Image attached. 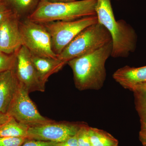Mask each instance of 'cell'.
<instances>
[{"mask_svg":"<svg viewBox=\"0 0 146 146\" xmlns=\"http://www.w3.org/2000/svg\"><path fill=\"white\" fill-rule=\"evenodd\" d=\"M112 43L68 61L76 88L80 91L101 89L106 78L105 64L111 56Z\"/></svg>","mask_w":146,"mask_h":146,"instance_id":"obj_1","label":"cell"},{"mask_svg":"<svg viewBox=\"0 0 146 146\" xmlns=\"http://www.w3.org/2000/svg\"><path fill=\"white\" fill-rule=\"evenodd\" d=\"M98 23L109 31L112 39L111 56L125 58L136 48V35L130 25L115 19L110 0H97L96 7Z\"/></svg>","mask_w":146,"mask_h":146,"instance_id":"obj_2","label":"cell"},{"mask_svg":"<svg viewBox=\"0 0 146 146\" xmlns=\"http://www.w3.org/2000/svg\"><path fill=\"white\" fill-rule=\"evenodd\" d=\"M97 0H81L51 3L40 1L35 10L27 18L44 24L56 21H72L96 16Z\"/></svg>","mask_w":146,"mask_h":146,"instance_id":"obj_3","label":"cell"},{"mask_svg":"<svg viewBox=\"0 0 146 146\" xmlns=\"http://www.w3.org/2000/svg\"><path fill=\"white\" fill-rule=\"evenodd\" d=\"M112 42L109 31L98 23L81 32L57 56V58L67 64L70 60L98 49Z\"/></svg>","mask_w":146,"mask_h":146,"instance_id":"obj_4","label":"cell"},{"mask_svg":"<svg viewBox=\"0 0 146 146\" xmlns=\"http://www.w3.org/2000/svg\"><path fill=\"white\" fill-rule=\"evenodd\" d=\"M98 23L97 15L72 21H56L42 24L51 37L53 50L58 55L77 35Z\"/></svg>","mask_w":146,"mask_h":146,"instance_id":"obj_5","label":"cell"},{"mask_svg":"<svg viewBox=\"0 0 146 146\" xmlns=\"http://www.w3.org/2000/svg\"><path fill=\"white\" fill-rule=\"evenodd\" d=\"M20 29L23 46L32 54L57 58L53 50L50 35L43 24L23 18L20 20Z\"/></svg>","mask_w":146,"mask_h":146,"instance_id":"obj_6","label":"cell"},{"mask_svg":"<svg viewBox=\"0 0 146 146\" xmlns=\"http://www.w3.org/2000/svg\"><path fill=\"white\" fill-rule=\"evenodd\" d=\"M29 94L27 89L20 83L7 114L29 127L40 125L51 121L52 120L45 117L39 113Z\"/></svg>","mask_w":146,"mask_h":146,"instance_id":"obj_7","label":"cell"},{"mask_svg":"<svg viewBox=\"0 0 146 146\" xmlns=\"http://www.w3.org/2000/svg\"><path fill=\"white\" fill-rule=\"evenodd\" d=\"M84 123L56 122L52 120L40 125L29 127V139L60 143L76 136Z\"/></svg>","mask_w":146,"mask_h":146,"instance_id":"obj_8","label":"cell"},{"mask_svg":"<svg viewBox=\"0 0 146 146\" xmlns=\"http://www.w3.org/2000/svg\"><path fill=\"white\" fill-rule=\"evenodd\" d=\"M13 70L19 83L29 93L45 91L46 84L42 82L36 72L32 61L31 53L23 45L16 52Z\"/></svg>","mask_w":146,"mask_h":146,"instance_id":"obj_9","label":"cell"},{"mask_svg":"<svg viewBox=\"0 0 146 146\" xmlns=\"http://www.w3.org/2000/svg\"><path fill=\"white\" fill-rule=\"evenodd\" d=\"M21 18L14 14L0 24V50L15 53L23 45L20 29Z\"/></svg>","mask_w":146,"mask_h":146,"instance_id":"obj_10","label":"cell"},{"mask_svg":"<svg viewBox=\"0 0 146 146\" xmlns=\"http://www.w3.org/2000/svg\"><path fill=\"white\" fill-rule=\"evenodd\" d=\"M19 84L13 70L0 74V112L7 113Z\"/></svg>","mask_w":146,"mask_h":146,"instance_id":"obj_11","label":"cell"},{"mask_svg":"<svg viewBox=\"0 0 146 146\" xmlns=\"http://www.w3.org/2000/svg\"><path fill=\"white\" fill-rule=\"evenodd\" d=\"M113 78L125 89L131 91L137 85L146 83V66L140 68L125 66L117 70Z\"/></svg>","mask_w":146,"mask_h":146,"instance_id":"obj_12","label":"cell"},{"mask_svg":"<svg viewBox=\"0 0 146 146\" xmlns=\"http://www.w3.org/2000/svg\"><path fill=\"white\" fill-rule=\"evenodd\" d=\"M31 57L40 79L45 84L50 76L59 72L66 65L58 58L37 56L31 54Z\"/></svg>","mask_w":146,"mask_h":146,"instance_id":"obj_13","label":"cell"},{"mask_svg":"<svg viewBox=\"0 0 146 146\" xmlns=\"http://www.w3.org/2000/svg\"><path fill=\"white\" fill-rule=\"evenodd\" d=\"M29 127L28 126L10 117L0 126V137L27 138Z\"/></svg>","mask_w":146,"mask_h":146,"instance_id":"obj_14","label":"cell"},{"mask_svg":"<svg viewBox=\"0 0 146 146\" xmlns=\"http://www.w3.org/2000/svg\"><path fill=\"white\" fill-rule=\"evenodd\" d=\"M91 146H119V141L111 134L97 128H89Z\"/></svg>","mask_w":146,"mask_h":146,"instance_id":"obj_15","label":"cell"},{"mask_svg":"<svg viewBox=\"0 0 146 146\" xmlns=\"http://www.w3.org/2000/svg\"><path fill=\"white\" fill-rule=\"evenodd\" d=\"M21 19L27 18L35 10L40 0H5Z\"/></svg>","mask_w":146,"mask_h":146,"instance_id":"obj_16","label":"cell"},{"mask_svg":"<svg viewBox=\"0 0 146 146\" xmlns=\"http://www.w3.org/2000/svg\"><path fill=\"white\" fill-rule=\"evenodd\" d=\"M131 91L134 93L136 108L141 120L146 121V83L137 85Z\"/></svg>","mask_w":146,"mask_h":146,"instance_id":"obj_17","label":"cell"},{"mask_svg":"<svg viewBox=\"0 0 146 146\" xmlns=\"http://www.w3.org/2000/svg\"><path fill=\"white\" fill-rule=\"evenodd\" d=\"M16 52L7 54L0 50V74L13 70L16 60Z\"/></svg>","mask_w":146,"mask_h":146,"instance_id":"obj_18","label":"cell"},{"mask_svg":"<svg viewBox=\"0 0 146 146\" xmlns=\"http://www.w3.org/2000/svg\"><path fill=\"white\" fill-rule=\"evenodd\" d=\"M89 126L84 123L79 129L76 136L78 146H91L89 134Z\"/></svg>","mask_w":146,"mask_h":146,"instance_id":"obj_19","label":"cell"},{"mask_svg":"<svg viewBox=\"0 0 146 146\" xmlns=\"http://www.w3.org/2000/svg\"><path fill=\"white\" fill-rule=\"evenodd\" d=\"M14 14L16 13L5 0H0V24Z\"/></svg>","mask_w":146,"mask_h":146,"instance_id":"obj_20","label":"cell"},{"mask_svg":"<svg viewBox=\"0 0 146 146\" xmlns=\"http://www.w3.org/2000/svg\"><path fill=\"white\" fill-rule=\"evenodd\" d=\"M27 138L0 137V146H21Z\"/></svg>","mask_w":146,"mask_h":146,"instance_id":"obj_21","label":"cell"},{"mask_svg":"<svg viewBox=\"0 0 146 146\" xmlns=\"http://www.w3.org/2000/svg\"><path fill=\"white\" fill-rule=\"evenodd\" d=\"M56 143L54 142L39 141L27 138L21 146H55Z\"/></svg>","mask_w":146,"mask_h":146,"instance_id":"obj_22","label":"cell"},{"mask_svg":"<svg viewBox=\"0 0 146 146\" xmlns=\"http://www.w3.org/2000/svg\"><path fill=\"white\" fill-rule=\"evenodd\" d=\"M141 130L139 132V139L143 146H146V121L141 120Z\"/></svg>","mask_w":146,"mask_h":146,"instance_id":"obj_23","label":"cell"},{"mask_svg":"<svg viewBox=\"0 0 146 146\" xmlns=\"http://www.w3.org/2000/svg\"><path fill=\"white\" fill-rule=\"evenodd\" d=\"M55 146H78L76 136V135L63 142L56 143Z\"/></svg>","mask_w":146,"mask_h":146,"instance_id":"obj_24","label":"cell"},{"mask_svg":"<svg viewBox=\"0 0 146 146\" xmlns=\"http://www.w3.org/2000/svg\"><path fill=\"white\" fill-rule=\"evenodd\" d=\"M10 117L7 114L0 112V126L6 122Z\"/></svg>","mask_w":146,"mask_h":146,"instance_id":"obj_25","label":"cell"},{"mask_svg":"<svg viewBox=\"0 0 146 146\" xmlns=\"http://www.w3.org/2000/svg\"><path fill=\"white\" fill-rule=\"evenodd\" d=\"M75 1L76 0H40V1L51 3L70 2Z\"/></svg>","mask_w":146,"mask_h":146,"instance_id":"obj_26","label":"cell"},{"mask_svg":"<svg viewBox=\"0 0 146 146\" xmlns=\"http://www.w3.org/2000/svg\"></svg>","mask_w":146,"mask_h":146,"instance_id":"obj_27","label":"cell"}]
</instances>
